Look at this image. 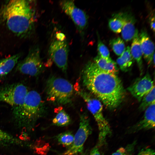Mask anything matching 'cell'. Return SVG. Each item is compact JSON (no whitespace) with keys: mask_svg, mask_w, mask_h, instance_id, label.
<instances>
[{"mask_svg":"<svg viewBox=\"0 0 155 155\" xmlns=\"http://www.w3.org/2000/svg\"><path fill=\"white\" fill-rule=\"evenodd\" d=\"M150 25L151 29L153 32L155 31V18L154 16L151 17L150 19Z\"/></svg>","mask_w":155,"mask_h":155,"instance_id":"28","label":"cell"},{"mask_svg":"<svg viewBox=\"0 0 155 155\" xmlns=\"http://www.w3.org/2000/svg\"><path fill=\"white\" fill-rule=\"evenodd\" d=\"M128 13L119 12L113 14L108 20V26L113 32L119 33L121 32L125 24Z\"/></svg>","mask_w":155,"mask_h":155,"instance_id":"17","label":"cell"},{"mask_svg":"<svg viewBox=\"0 0 155 155\" xmlns=\"http://www.w3.org/2000/svg\"><path fill=\"white\" fill-rule=\"evenodd\" d=\"M137 155H155V152L152 149L147 148L142 149Z\"/></svg>","mask_w":155,"mask_h":155,"instance_id":"26","label":"cell"},{"mask_svg":"<svg viewBox=\"0 0 155 155\" xmlns=\"http://www.w3.org/2000/svg\"><path fill=\"white\" fill-rule=\"evenodd\" d=\"M141 49L144 58L148 65L152 63L154 52V43L146 30H142L139 35Z\"/></svg>","mask_w":155,"mask_h":155,"instance_id":"13","label":"cell"},{"mask_svg":"<svg viewBox=\"0 0 155 155\" xmlns=\"http://www.w3.org/2000/svg\"><path fill=\"white\" fill-rule=\"evenodd\" d=\"M109 44L114 52L118 56H121L125 49L123 41L119 37L111 40Z\"/></svg>","mask_w":155,"mask_h":155,"instance_id":"22","label":"cell"},{"mask_svg":"<svg viewBox=\"0 0 155 155\" xmlns=\"http://www.w3.org/2000/svg\"><path fill=\"white\" fill-rule=\"evenodd\" d=\"M74 155H88L86 152H84L83 151L80 153L76 154Z\"/></svg>","mask_w":155,"mask_h":155,"instance_id":"30","label":"cell"},{"mask_svg":"<svg viewBox=\"0 0 155 155\" xmlns=\"http://www.w3.org/2000/svg\"><path fill=\"white\" fill-rule=\"evenodd\" d=\"M155 86L151 91L144 96L142 99L139 106L141 111L145 110L150 105L155 102Z\"/></svg>","mask_w":155,"mask_h":155,"instance_id":"23","label":"cell"},{"mask_svg":"<svg viewBox=\"0 0 155 155\" xmlns=\"http://www.w3.org/2000/svg\"><path fill=\"white\" fill-rule=\"evenodd\" d=\"M20 57L17 54L0 61V78L9 73L13 68Z\"/></svg>","mask_w":155,"mask_h":155,"instance_id":"18","label":"cell"},{"mask_svg":"<svg viewBox=\"0 0 155 155\" xmlns=\"http://www.w3.org/2000/svg\"><path fill=\"white\" fill-rule=\"evenodd\" d=\"M59 4L63 11L71 19L79 32L82 34L88 24V17L86 12L76 6L73 1H61Z\"/></svg>","mask_w":155,"mask_h":155,"instance_id":"10","label":"cell"},{"mask_svg":"<svg viewBox=\"0 0 155 155\" xmlns=\"http://www.w3.org/2000/svg\"><path fill=\"white\" fill-rule=\"evenodd\" d=\"M130 49L131 55L134 60L136 61L142 75L143 72V55L140 45L138 31L137 29Z\"/></svg>","mask_w":155,"mask_h":155,"instance_id":"14","label":"cell"},{"mask_svg":"<svg viewBox=\"0 0 155 155\" xmlns=\"http://www.w3.org/2000/svg\"><path fill=\"white\" fill-rule=\"evenodd\" d=\"M83 85L110 110L117 108L125 97L122 83L117 75L99 68L93 61L88 62L82 71Z\"/></svg>","mask_w":155,"mask_h":155,"instance_id":"1","label":"cell"},{"mask_svg":"<svg viewBox=\"0 0 155 155\" xmlns=\"http://www.w3.org/2000/svg\"><path fill=\"white\" fill-rule=\"evenodd\" d=\"M99 148L96 145L92 149L89 155H101Z\"/></svg>","mask_w":155,"mask_h":155,"instance_id":"27","label":"cell"},{"mask_svg":"<svg viewBox=\"0 0 155 155\" xmlns=\"http://www.w3.org/2000/svg\"><path fill=\"white\" fill-rule=\"evenodd\" d=\"M155 102H154L145 110L142 119L128 128L127 133H132L142 130L154 129L155 125Z\"/></svg>","mask_w":155,"mask_h":155,"instance_id":"12","label":"cell"},{"mask_svg":"<svg viewBox=\"0 0 155 155\" xmlns=\"http://www.w3.org/2000/svg\"><path fill=\"white\" fill-rule=\"evenodd\" d=\"M17 69L21 73L36 76L43 71L44 66L38 47L32 48L26 57L19 63Z\"/></svg>","mask_w":155,"mask_h":155,"instance_id":"8","label":"cell"},{"mask_svg":"<svg viewBox=\"0 0 155 155\" xmlns=\"http://www.w3.org/2000/svg\"><path fill=\"white\" fill-rule=\"evenodd\" d=\"M58 142L63 146H70L73 143L74 135L70 131H66L59 134L56 137Z\"/></svg>","mask_w":155,"mask_h":155,"instance_id":"21","label":"cell"},{"mask_svg":"<svg viewBox=\"0 0 155 155\" xmlns=\"http://www.w3.org/2000/svg\"><path fill=\"white\" fill-rule=\"evenodd\" d=\"M74 90L73 85L66 80L51 76L46 87L47 100L57 105L67 104L72 101Z\"/></svg>","mask_w":155,"mask_h":155,"instance_id":"5","label":"cell"},{"mask_svg":"<svg viewBox=\"0 0 155 155\" xmlns=\"http://www.w3.org/2000/svg\"><path fill=\"white\" fill-rule=\"evenodd\" d=\"M74 88V90L84 100L87 108L97 123L99 133L96 145L99 148L105 144L107 137L112 133L110 126L103 115L102 102L91 93L82 89L78 84L76 83Z\"/></svg>","mask_w":155,"mask_h":155,"instance_id":"4","label":"cell"},{"mask_svg":"<svg viewBox=\"0 0 155 155\" xmlns=\"http://www.w3.org/2000/svg\"><path fill=\"white\" fill-rule=\"evenodd\" d=\"M57 114L52 120L53 125L60 127L66 126L70 124V118L68 114L63 108L58 109Z\"/></svg>","mask_w":155,"mask_h":155,"instance_id":"20","label":"cell"},{"mask_svg":"<svg viewBox=\"0 0 155 155\" xmlns=\"http://www.w3.org/2000/svg\"><path fill=\"white\" fill-rule=\"evenodd\" d=\"M69 46L66 38H56L51 44L49 50V56L57 66L64 72L67 67Z\"/></svg>","mask_w":155,"mask_h":155,"instance_id":"9","label":"cell"},{"mask_svg":"<svg viewBox=\"0 0 155 155\" xmlns=\"http://www.w3.org/2000/svg\"><path fill=\"white\" fill-rule=\"evenodd\" d=\"M136 144V141L127 145L125 147H121L119 148L112 155H132Z\"/></svg>","mask_w":155,"mask_h":155,"instance_id":"24","label":"cell"},{"mask_svg":"<svg viewBox=\"0 0 155 155\" xmlns=\"http://www.w3.org/2000/svg\"><path fill=\"white\" fill-rule=\"evenodd\" d=\"M94 61L102 70L116 75L118 73V69L117 63L111 58L106 59L98 55L94 59Z\"/></svg>","mask_w":155,"mask_h":155,"instance_id":"16","label":"cell"},{"mask_svg":"<svg viewBox=\"0 0 155 155\" xmlns=\"http://www.w3.org/2000/svg\"><path fill=\"white\" fill-rule=\"evenodd\" d=\"M154 86V82L148 73L139 78L127 88L132 95L139 102L148 93Z\"/></svg>","mask_w":155,"mask_h":155,"instance_id":"11","label":"cell"},{"mask_svg":"<svg viewBox=\"0 0 155 155\" xmlns=\"http://www.w3.org/2000/svg\"><path fill=\"white\" fill-rule=\"evenodd\" d=\"M45 110L40 95L32 90L28 92L22 104L14 107L13 114L18 123L26 127L33 125L44 114Z\"/></svg>","mask_w":155,"mask_h":155,"instance_id":"3","label":"cell"},{"mask_svg":"<svg viewBox=\"0 0 155 155\" xmlns=\"http://www.w3.org/2000/svg\"><path fill=\"white\" fill-rule=\"evenodd\" d=\"M92 132L88 117L85 114H81L79 128L74 135L73 142L61 155H74L83 152L84 144Z\"/></svg>","mask_w":155,"mask_h":155,"instance_id":"6","label":"cell"},{"mask_svg":"<svg viewBox=\"0 0 155 155\" xmlns=\"http://www.w3.org/2000/svg\"><path fill=\"white\" fill-rule=\"evenodd\" d=\"M136 20L134 16L128 13L125 24L122 27L121 33L123 39L128 41L133 39L135 35L136 29L135 24Z\"/></svg>","mask_w":155,"mask_h":155,"instance_id":"15","label":"cell"},{"mask_svg":"<svg viewBox=\"0 0 155 155\" xmlns=\"http://www.w3.org/2000/svg\"><path fill=\"white\" fill-rule=\"evenodd\" d=\"M34 5L31 1L13 0L6 5L4 16L6 24L18 36L28 37L33 32L36 20Z\"/></svg>","mask_w":155,"mask_h":155,"instance_id":"2","label":"cell"},{"mask_svg":"<svg viewBox=\"0 0 155 155\" xmlns=\"http://www.w3.org/2000/svg\"><path fill=\"white\" fill-rule=\"evenodd\" d=\"M97 49L98 55L106 59L110 58L109 50L99 38L98 39Z\"/></svg>","mask_w":155,"mask_h":155,"instance_id":"25","label":"cell"},{"mask_svg":"<svg viewBox=\"0 0 155 155\" xmlns=\"http://www.w3.org/2000/svg\"><path fill=\"white\" fill-rule=\"evenodd\" d=\"M130 52V47L127 46L122 54L117 59V63L123 71H127L134 62Z\"/></svg>","mask_w":155,"mask_h":155,"instance_id":"19","label":"cell"},{"mask_svg":"<svg viewBox=\"0 0 155 155\" xmlns=\"http://www.w3.org/2000/svg\"><path fill=\"white\" fill-rule=\"evenodd\" d=\"M3 132L2 130L0 129V141H1L3 137Z\"/></svg>","mask_w":155,"mask_h":155,"instance_id":"29","label":"cell"},{"mask_svg":"<svg viewBox=\"0 0 155 155\" xmlns=\"http://www.w3.org/2000/svg\"><path fill=\"white\" fill-rule=\"evenodd\" d=\"M28 92L26 87L22 83L6 85L0 87V101L16 107L22 104Z\"/></svg>","mask_w":155,"mask_h":155,"instance_id":"7","label":"cell"}]
</instances>
